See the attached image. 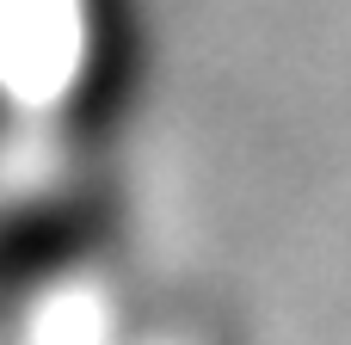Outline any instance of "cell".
Wrapping results in <instances>:
<instances>
[]
</instances>
